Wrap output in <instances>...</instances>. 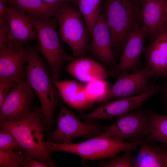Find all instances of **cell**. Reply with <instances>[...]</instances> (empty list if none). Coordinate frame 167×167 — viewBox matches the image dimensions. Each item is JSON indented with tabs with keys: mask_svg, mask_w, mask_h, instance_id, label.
<instances>
[{
	"mask_svg": "<svg viewBox=\"0 0 167 167\" xmlns=\"http://www.w3.org/2000/svg\"><path fill=\"white\" fill-rule=\"evenodd\" d=\"M91 37V41L87 45V51L112 71L116 66L115 52L112 44L109 30L102 12L97 18Z\"/></svg>",
	"mask_w": 167,
	"mask_h": 167,
	"instance_id": "cell-14",
	"label": "cell"
},
{
	"mask_svg": "<svg viewBox=\"0 0 167 167\" xmlns=\"http://www.w3.org/2000/svg\"><path fill=\"white\" fill-rule=\"evenodd\" d=\"M162 88L159 85H150L148 90L137 96L105 103L88 113L81 114L77 116L88 122L99 119L110 120L139 108L150 97L161 91Z\"/></svg>",
	"mask_w": 167,
	"mask_h": 167,
	"instance_id": "cell-9",
	"label": "cell"
},
{
	"mask_svg": "<svg viewBox=\"0 0 167 167\" xmlns=\"http://www.w3.org/2000/svg\"><path fill=\"white\" fill-rule=\"evenodd\" d=\"M11 43L4 23L0 22V48Z\"/></svg>",
	"mask_w": 167,
	"mask_h": 167,
	"instance_id": "cell-29",
	"label": "cell"
},
{
	"mask_svg": "<svg viewBox=\"0 0 167 167\" xmlns=\"http://www.w3.org/2000/svg\"><path fill=\"white\" fill-rule=\"evenodd\" d=\"M103 0H75L79 12L84 18V21L91 36L93 28L99 14L102 12Z\"/></svg>",
	"mask_w": 167,
	"mask_h": 167,
	"instance_id": "cell-21",
	"label": "cell"
},
{
	"mask_svg": "<svg viewBox=\"0 0 167 167\" xmlns=\"http://www.w3.org/2000/svg\"><path fill=\"white\" fill-rule=\"evenodd\" d=\"M60 113L55 120L56 127L45 138L47 143H67L79 138L89 139L103 132L102 126L94 122H83L71 110L61 103Z\"/></svg>",
	"mask_w": 167,
	"mask_h": 167,
	"instance_id": "cell-7",
	"label": "cell"
},
{
	"mask_svg": "<svg viewBox=\"0 0 167 167\" xmlns=\"http://www.w3.org/2000/svg\"><path fill=\"white\" fill-rule=\"evenodd\" d=\"M165 12H166V14L167 16V1H166L165 6Z\"/></svg>",
	"mask_w": 167,
	"mask_h": 167,
	"instance_id": "cell-35",
	"label": "cell"
},
{
	"mask_svg": "<svg viewBox=\"0 0 167 167\" xmlns=\"http://www.w3.org/2000/svg\"><path fill=\"white\" fill-rule=\"evenodd\" d=\"M38 34L39 44L37 49L47 62L53 81L59 80L63 64L72 56L65 51L56 28L58 25L55 17L42 20H33Z\"/></svg>",
	"mask_w": 167,
	"mask_h": 167,
	"instance_id": "cell-5",
	"label": "cell"
},
{
	"mask_svg": "<svg viewBox=\"0 0 167 167\" xmlns=\"http://www.w3.org/2000/svg\"><path fill=\"white\" fill-rule=\"evenodd\" d=\"M109 87L105 79L94 80L84 85L86 93L90 101L101 103L108 93Z\"/></svg>",
	"mask_w": 167,
	"mask_h": 167,
	"instance_id": "cell-24",
	"label": "cell"
},
{
	"mask_svg": "<svg viewBox=\"0 0 167 167\" xmlns=\"http://www.w3.org/2000/svg\"><path fill=\"white\" fill-rule=\"evenodd\" d=\"M153 76H155L154 72L145 66L131 73L119 77L109 87L102 103H107L114 98H128L136 93L146 91L150 86L148 84V81Z\"/></svg>",
	"mask_w": 167,
	"mask_h": 167,
	"instance_id": "cell-12",
	"label": "cell"
},
{
	"mask_svg": "<svg viewBox=\"0 0 167 167\" xmlns=\"http://www.w3.org/2000/svg\"><path fill=\"white\" fill-rule=\"evenodd\" d=\"M16 84L10 81H0V106L4 101L8 92Z\"/></svg>",
	"mask_w": 167,
	"mask_h": 167,
	"instance_id": "cell-28",
	"label": "cell"
},
{
	"mask_svg": "<svg viewBox=\"0 0 167 167\" xmlns=\"http://www.w3.org/2000/svg\"><path fill=\"white\" fill-rule=\"evenodd\" d=\"M147 35L143 26L133 33L125 45L118 64L111 71V76L118 78L139 69L141 65V56L145 49L143 42Z\"/></svg>",
	"mask_w": 167,
	"mask_h": 167,
	"instance_id": "cell-15",
	"label": "cell"
},
{
	"mask_svg": "<svg viewBox=\"0 0 167 167\" xmlns=\"http://www.w3.org/2000/svg\"><path fill=\"white\" fill-rule=\"evenodd\" d=\"M27 155L24 167H48L43 162Z\"/></svg>",
	"mask_w": 167,
	"mask_h": 167,
	"instance_id": "cell-30",
	"label": "cell"
},
{
	"mask_svg": "<svg viewBox=\"0 0 167 167\" xmlns=\"http://www.w3.org/2000/svg\"><path fill=\"white\" fill-rule=\"evenodd\" d=\"M162 92L165 112L167 113V82L162 86L161 91Z\"/></svg>",
	"mask_w": 167,
	"mask_h": 167,
	"instance_id": "cell-33",
	"label": "cell"
},
{
	"mask_svg": "<svg viewBox=\"0 0 167 167\" xmlns=\"http://www.w3.org/2000/svg\"><path fill=\"white\" fill-rule=\"evenodd\" d=\"M140 145L134 167H164L160 154L152 144L143 140Z\"/></svg>",
	"mask_w": 167,
	"mask_h": 167,
	"instance_id": "cell-20",
	"label": "cell"
},
{
	"mask_svg": "<svg viewBox=\"0 0 167 167\" xmlns=\"http://www.w3.org/2000/svg\"><path fill=\"white\" fill-rule=\"evenodd\" d=\"M150 110L132 111L117 117L115 122L108 126H102L107 135L119 141L144 140L150 131Z\"/></svg>",
	"mask_w": 167,
	"mask_h": 167,
	"instance_id": "cell-8",
	"label": "cell"
},
{
	"mask_svg": "<svg viewBox=\"0 0 167 167\" xmlns=\"http://www.w3.org/2000/svg\"><path fill=\"white\" fill-rule=\"evenodd\" d=\"M8 11L4 21L10 41L23 45L29 41H38L33 19L22 10L8 4Z\"/></svg>",
	"mask_w": 167,
	"mask_h": 167,
	"instance_id": "cell-13",
	"label": "cell"
},
{
	"mask_svg": "<svg viewBox=\"0 0 167 167\" xmlns=\"http://www.w3.org/2000/svg\"><path fill=\"white\" fill-rule=\"evenodd\" d=\"M146 66L155 76L167 77V24L144 49Z\"/></svg>",
	"mask_w": 167,
	"mask_h": 167,
	"instance_id": "cell-16",
	"label": "cell"
},
{
	"mask_svg": "<svg viewBox=\"0 0 167 167\" xmlns=\"http://www.w3.org/2000/svg\"><path fill=\"white\" fill-rule=\"evenodd\" d=\"M160 154L162 159L164 166L167 167V148L161 147L155 143L152 144Z\"/></svg>",
	"mask_w": 167,
	"mask_h": 167,
	"instance_id": "cell-31",
	"label": "cell"
},
{
	"mask_svg": "<svg viewBox=\"0 0 167 167\" xmlns=\"http://www.w3.org/2000/svg\"><path fill=\"white\" fill-rule=\"evenodd\" d=\"M33 92L25 79L17 83L0 106V123L24 118L32 111Z\"/></svg>",
	"mask_w": 167,
	"mask_h": 167,
	"instance_id": "cell-10",
	"label": "cell"
},
{
	"mask_svg": "<svg viewBox=\"0 0 167 167\" xmlns=\"http://www.w3.org/2000/svg\"><path fill=\"white\" fill-rule=\"evenodd\" d=\"M28 49L11 43L0 48V81L17 83L26 79Z\"/></svg>",
	"mask_w": 167,
	"mask_h": 167,
	"instance_id": "cell-11",
	"label": "cell"
},
{
	"mask_svg": "<svg viewBox=\"0 0 167 167\" xmlns=\"http://www.w3.org/2000/svg\"><path fill=\"white\" fill-rule=\"evenodd\" d=\"M8 9L6 1L0 0V22L4 21L7 14Z\"/></svg>",
	"mask_w": 167,
	"mask_h": 167,
	"instance_id": "cell-32",
	"label": "cell"
},
{
	"mask_svg": "<svg viewBox=\"0 0 167 167\" xmlns=\"http://www.w3.org/2000/svg\"><path fill=\"white\" fill-rule=\"evenodd\" d=\"M27 155L22 150L13 151L0 150V167H24Z\"/></svg>",
	"mask_w": 167,
	"mask_h": 167,
	"instance_id": "cell-25",
	"label": "cell"
},
{
	"mask_svg": "<svg viewBox=\"0 0 167 167\" xmlns=\"http://www.w3.org/2000/svg\"><path fill=\"white\" fill-rule=\"evenodd\" d=\"M53 82L65 102L75 108L77 95L84 85L71 80H58Z\"/></svg>",
	"mask_w": 167,
	"mask_h": 167,
	"instance_id": "cell-23",
	"label": "cell"
},
{
	"mask_svg": "<svg viewBox=\"0 0 167 167\" xmlns=\"http://www.w3.org/2000/svg\"><path fill=\"white\" fill-rule=\"evenodd\" d=\"M3 0V1H6V0Z\"/></svg>",
	"mask_w": 167,
	"mask_h": 167,
	"instance_id": "cell-36",
	"label": "cell"
},
{
	"mask_svg": "<svg viewBox=\"0 0 167 167\" xmlns=\"http://www.w3.org/2000/svg\"><path fill=\"white\" fill-rule=\"evenodd\" d=\"M66 70L72 76L86 83L95 79H105L107 78L105 67L88 57H81L71 62L67 65Z\"/></svg>",
	"mask_w": 167,
	"mask_h": 167,
	"instance_id": "cell-18",
	"label": "cell"
},
{
	"mask_svg": "<svg viewBox=\"0 0 167 167\" xmlns=\"http://www.w3.org/2000/svg\"><path fill=\"white\" fill-rule=\"evenodd\" d=\"M44 121L41 106H36L27 116L0 123V128L8 130L27 154L43 162L48 167H57L52 159L53 152L46 146Z\"/></svg>",
	"mask_w": 167,
	"mask_h": 167,
	"instance_id": "cell-1",
	"label": "cell"
},
{
	"mask_svg": "<svg viewBox=\"0 0 167 167\" xmlns=\"http://www.w3.org/2000/svg\"><path fill=\"white\" fill-rule=\"evenodd\" d=\"M38 51L33 47L28 49L26 79L40 101L44 118L45 135L51 131L54 126V114L61 103L60 96L53 83L46 64Z\"/></svg>",
	"mask_w": 167,
	"mask_h": 167,
	"instance_id": "cell-2",
	"label": "cell"
},
{
	"mask_svg": "<svg viewBox=\"0 0 167 167\" xmlns=\"http://www.w3.org/2000/svg\"><path fill=\"white\" fill-rule=\"evenodd\" d=\"M142 141H119L107 135L101 134L79 143H47V146L52 152L63 151L76 154L81 158V164L91 160L93 162L101 158L110 160L122 151L132 152L136 150Z\"/></svg>",
	"mask_w": 167,
	"mask_h": 167,
	"instance_id": "cell-4",
	"label": "cell"
},
{
	"mask_svg": "<svg viewBox=\"0 0 167 167\" xmlns=\"http://www.w3.org/2000/svg\"><path fill=\"white\" fill-rule=\"evenodd\" d=\"M102 14L110 32L113 49L123 50L126 42L142 26L139 0H103Z\"/></svg>",
	"mask_w": 167,
	"mask_h": 167,
	"instance_id": "cell-3",
	"label": "cell"
},
{
	"mask_svg": "<svg viewBox=\"0 0 167 167\" xmlns=\"http://www.w3.org/2000/svg\"><path fill=\"white\" fill-rule=\"evenodd\" d=\"M20 150L22 149L11 133L6 129L0 128V150L13 151Z\"/></svg>",
	"mask_w": 167,
	"mask_h": 167,
	"instance_id": "cell-26",
	"label": "cell"
},
{
	"mask_svg": "<svg viewBox=\"0 0 167 167\" xmlns=\"http://www.w3.org/2000/svg\"><path fill=\"white\" fill-rule=\"evenodd\" d=\"M150 132L145 139L148 142L162 143L167 148V115H162L150 110Z\"/></svg>",
	"mask_w": 167,
	"mask_h": 167,
	"instance_id": "cell-22",
	"label": "cell"
},
{
	"mask_svg": "<svg viewBox=\"0 0 167 167\" xmlns=\"http://www.w3.org/2000/svg\"><path fill=\"white\" fill-rule=\"evenodd\" d=\"M6 2L23 11L33 19L38 21L55 17L63 3H51L43 0H6Z\"/></svg>",
	"mask_w": 167,
	"mask_h": 167,
	"instance_id": "cell-19",
	"label": "cell"
},
{
	"mask_svg": "<svg viewBox=\"0 0 167 167\" xmlns=\"http://www.w3.org/2000/svg\"><path fill=\"white\" fill-rule=\"evenodd\" d=\"M51 3H58L68 2L75 4V0H43Z\"/></svg>",
	"mask_w": 167,
	"mask_h": 167,
	"instance_id": "cell-34",
	"label": "cell"
},
{
	"mask_svg": "<svg viewBox=\"0 0 167 167\" xmlns=\"http://www.w3.org/2000/svg\"><path fill=\"white\" fill-rule=\"evenodd\" d=\"M55 17L58 21V34L61 41L69 46L75 58L83 57L87 51L90 34L80 14L68 2H64Z\"/></svg>",
	"mask_w": 167,
	"mask_h": 167,
	"instance_id": "cell-6",
	"label": "cell"
},
{
	"mask_svg": "<svg viewBox=\"0 0 167 167\" xmlns=\"http://www.w3.org/2000/svg\"><path fill=\"white\" fill-rule=\"evenodd\" d=\"M132 152H126L123 155L114 157L108 162H104L99 165L103 167H132L134 166L135 159Z\"/></svg>",
	"mask_w": 167,
	"mask_h": 167,
	"instance_id": "cell-27",
	"label": "cell"
},
{
	"mask_svg": "<svg viewBox=\"0 0 167 167\" xmlns=\"http://www.w3.org/2000/svg\"><path fill=\"white\" fill-rule=\"evenodd\" d=\"M142 26L153 39L167 24L165 6L167 0H139Z\"/></svg>",
	"mask_w": 167,
	"mask_h": 167,
	"instance_id": "cell-17",
	"label": "cell"
}]
</instances>
